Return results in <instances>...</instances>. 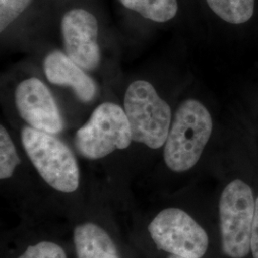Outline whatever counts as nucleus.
Here are the masks:
<instances>
[{
  "instance_id": "f257e3e1",
  "label": "nucleus",
  "mask_w": 258,
  "mask_h": 258,
  "mask_svg": "<svg viewBox=\"0 0 258 258\" xmlns=\"http://www.w3.org/2000/svg\"><path fill=\"white\" fill-rule=\"evenodd\" d=\"M212 115L204 103L195 99L181 102L164 148L166 166L181 173L196 166L212 137Z\"/></svg>"
},
{
  "instance_id": "f03ea898",
  "label": "nucleus",
  "mask_w": 258,
  "mask_h": 258,
  "mask_svg": "<svg viewBox=\"0 0 258 258\" xmlns=\"http://www.w3.org/2000/svg\"><path fill=\"white\" fill-rule=\"evenodd\" d=\"M123 106L134 142L152 149L165 146L172 113L169 104L151 83L144 80L130 83L124 94Z\"/></svg>"
},
{
  "instance_id": "7ed1b4c3",
  "label": "nucleus",
  "mask_w": 258,
  "mask_h": 258,
  "mask_svg": "<svg viewBox=\"0 0 258 258\" xmlns=\"http://www.w3.org/2000/svg\"><path fill=\"white\" fill-rule=\"evenodd\" d=\"M21 142L40 177L55 190L75 192L80 184V169L73 152L54 135L24 127Z\"/></svg>"
},
{
  "instance_id": "20e7f679",
  "label": "nucleus",
  "mask_w": 258,
  "mask_h": 258,
  "mask_svg": "<svg viewBox=\"0 0 258 258\" xmlns=\"http://www.w3.org/2000/svg\"><path fill=\"white\" fill-rule=\"evenodd\" d=\"M255 199L249 184L235 179L227 184L219 200L222 249L230 258H245L250 251Z\"/></svg>"
},
{
  "instance_id": "39448f33",
  "label": "nucleus",
  "mask_w": 258,
  "mask_h": 258,
  "mask_svg": "<svg viewBox=\"0 0 258 258\" xmlns=\"http://www.w3.org/2000/svg\"><path fill=\"white\" fill-rule=\"evenodd\" d=\"M132 141L124 109L114 102H103L77 131L75 147L84 158L99 160L115 150L128 148Z\"/></svg>"
},
{
  "instance_id": "423d86ee",
  "label": "nucleus",
  "mask_w": 258,
  "mask_h": 258,
  "mask_svg": "<svg viewBox=\"0 0 258 258\" xmlns=\"http://www.w3.org/2000/svg\"><path fill=\"white\" fill-rule=\"evenodd\" d=\"M157 248L183 258H201L209 248L207 231L187 212L167 208L159 212L148 226Z\"/></svg>"
},
{
  "instance_id": "0eeeda50",
  "label": "nucleus",
  "mask_w": 258,
  "mask_h": 258,
  "mask_svg": "<svg viewBox=\"0 0 258 258\" xmlns=\"http://www.w3.org/2000/svg\"><path fill=\"white\" fill-rule=\"evenodd\" d=\"M61 34L65 53L75 63L87 71L99 66V25L93 14L83 9L67 12L61 20Z\"/></svg>"
},
{
  "instance_id": "6e6552de",
  "label": "nucleus",
  "mask_w": 258,
  "mask_h": 258,
  "mask_svg": "<svg viewBox=\"0 0 258 258\" xmlns=\"http://www.w3.org/2000/svg\"><path fill=\"white\" fill-rule=\"evenodd\" d=\"M15 102L20 117L31 127L52 135L63 130V120L55 99L39 79L32 77L19 83Z\"/></svg>"
},
{
  "instance_id": "1a4fd4ad",
  "label": "nucleus",
  "mask_w": 258,
  "mask_h": 258,
  "mask_svg": "<svg viewBox=\"0 0 258 258\" xmlns=\"http://www.w3.org/2000/svg\"><path fill=\"white\" fill-rule=\"evenodd\" d=\"M47 80L55 85L68 86L80 101L92 102L97 94V85L81 66L62 52L53 51L43 62Z\"/></svg>"
},
{
  "instance_id": "9d476101",
  "label": "nucleus",
  "mask_w": 258,
  "mask_h": 258,
  "mask_svg": "<svg viewBox=\"0 0 258 258\" xmlns=\"http://www.w3.org/2000/svg\"><path fill=\"white\" fill-rule=\"evenodd\" d=\"M74 244L78 258H120L110 235L94 223L75 228Z\"/></svg>"
},
{
  "instance_id": "9b49d317",
  "label": "nucleus",
  "mask_w": 258,
  "mask_h": 258,
  "mask_svg": "<svg viewBox=\"0 0 258 258\" xmlns=\"http://www.w3.org/2000/svg\"><path fill=\"white\" fill-rule=\"evenodd\" d=\"M129 10L154 22L164 23L175 18L178 12L177 0H119Z\"/></svg>"
},
{
  "instance_id": "f8f14e48",
  "label": "nucleus",
  "mask_w": 258,
  "mask_h": 258,
  "mask_svg": "<svg viewBox=\"0 0 258 258\" xmlns=\"http://www.w3.org/2000/svg\"><path fill=\"white\" fill-rule=\"evenodd\" d=\"M212 12L222 20L239 25L252 18L255 0H206Z\"/></svg>"
},
{
  "instance_id": "ddd939ff",
  "label": "nucleus",
  "mask_w": 258,
  "mask_h": 258,
  "mask_svg": "<svg viewBox=\"0 0 258 258\" xmlns=\"http://www.w3.org/2000/svg\"><path fill=\"white\" fill-rule=\"evenodd\" d=\"M20 164L17 148L10 137L7 129L3 125L0 127V179L11 178L16 168Z\"/></svg>"
},
{
  "instance_id": "4468645a",
  "label": "nucleus",
  "mask_w": 258,
  "mask_h": 258,
  "mask_svg": "<svg viewBox=\"0 0 258 258\" xmlns=\"http://www.w3.org/2000/svg\"><path fill=\"white\" fill-rule=\"evenodd\" d=\"M33 0H0V31L3 32L27 9Z\"/></svg>"
},
{
  "instance_id": "2eb2a0df",
  "label": "nucleus",
  "mask_w": 258,
  "mask_h": 258,
  "mask_svg": "<svg viewBox=\"0 0 258 258\" xmlns=\"http://www.w3.org/2000/svg\"><path fill=\"white\" fill-rule=\"evenodd\" d=\"M18 258H67L64 249L50 241H42L29 246Z\"/></svg>"
},
{
  "instance_id": "dca6fc26",
  "label": "nucleus",
  "mask_w": 258,
  "mask_h": 258,
  "mask_svg": "<svg viewBox=\"0 0 258 258\" xmlns=\"http://www.w3.org/2000/svg\"><path fill=\"white\" fill-rule=\"evenodd\" d=\"M250 252L252 258H258V196L255 199V214L251 230Z\"/></svg>"
},
{
  "instance_id": "f3484780",
  "label": "nucleus",
  "mask_w": 258,
  "mask_h": 258,
  "mask_svg": "<svg viewBox=\"0 0 258 258\" xmlns=\"http://www.w3.org/2000/svg\"><path fill=\"white\" fill-rule=\"evenodd\" d=\"M168 258H183V257H180V256H176V255H172V254H170L169 256H168Z\"/></svg>"
}]
</instances>
